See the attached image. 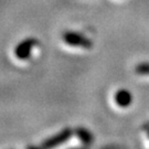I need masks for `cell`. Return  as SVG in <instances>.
Masks as SVG:
<instances>
[{
    "label": "cell",
    "instance_id": "6",
    "mask_svg": "<svg viewBox=\"0 0 149 149\" xmlns=\"http://www.w3.org/2000/svg\"><path fill=\"white\" fill-rule=\"evenodd\" d=\"M136 72L138 74L149 75V63H141L136 68Z\"/></svg>",
    "mask_w": 149,
    "mask_h": 149
},
{
    "label": "cell",
    "instance_id": "5",
    "mask_svg": "<svg viewBox=\"0 0 149 149\" xmlns=\"http://www.w3.org/2000/svg\"><path fill=\"white\" fill-rule=\"evenodd\" d=\"M77 135L80 136V138L85 143V144H90L91 141H92V135H91L88 132H86L84 129H80L79 132H77Z\"/></svg>",
    "mask_w": 149,
    "mask_h": 149
},
{
    "label": "cell",
    "instance_id": "4",
    "mask_svg": "<svg viewBox=\"0 0 149 149\" xmlns=\"http://www.w3.org/2000/svg\"><path fill=\"white\" fill-rule=\"evenodd\" d=\"M132 101H133L132 94L127 90H119L115 94V102L118 106L127 107L130 105Z\"/></svg>",
    "mask_w": 149,
    "mask_h": 149
},
{
    "label": "cell",
    "instance_id": "1",
    "mask_svg": "<svg viewBox=\"0 0 149 149\" xmlns=\"http://www.w3.org/2000/svg\"><path fill=\"white\" fill-rule=\"evenodd\" d=\"M63 40L66 44L72 47H79V48L91 49L92 48V41L88 40L84 36H81L76 32H65L63 34Z\"/></svg>",
    "mask_w": 149,
    "mask_h": 149
},
{
    "label": "cell",
    "instance_id": "3",
    "mask_svg": "<svg viewBox=\"0 0 149 149\" xmlns=\"http://www.w3.org/2000/svg\"><path fill=\"white\" fill-rule=\"evenodd\" d=\"M71 135H72V132H71L70 129L62 130L61 133H59L58 135H55V136L51 137L50 139H48L45 143H43L42 147H45V148H51V147L59 146L60 144H62V143H64V141H66V140L71 137Z\"/></svg>",
    "mask_w": 149,
    "mask_h": 149
},
{
    "label": "cell",
    "instance_id": "2",
    "mask_svg": "<svg viewBox=\"0 0 149 149\" xmlns=\"http://www.w3.org/2000/svg\"><path fill=\"white\" fill-rule=\"evenodd\" d=\"M34 44H36V40H33V39H28V40H24L23 42H21L20 44H18L16 50H15L16 56L18 59L21 60L28 59L30 56L31 50L34 47Z\"/></svg>",
    "mask_w": 149,
    "mask_h": 149
}]
</instances>
